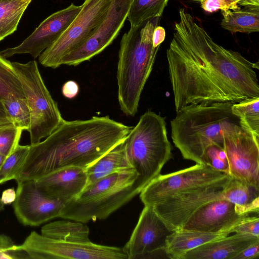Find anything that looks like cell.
I'll return each instance as SVG.
<instances>
[{"mask_svg": "<svg viewBox=\"0 0 259 259\" xmlns=\"http://www.w3.org/2000/svg\"><path fill=\"white\" fill-rule=\"evenodd\" d=\"M166 57L176 112L190 105L259 97L258 62L215 42L183 8Z\"/></svg>", "mask_w": 259, "mask_h": 259, "instance_id": "obj_1", "label": "cell"}, {"mask_svg": "<svg viewBox=\"0 0 259 259\" xmlns=\"http://www.w3.org/2000/svg\"><path fill=\"white\" fill-rule=\"evenodd\" d=\"M133 127L109 116L63 120L46 139L29 145L16 182L35 180L70 166L86 168L125 140Z\"/></svg>", "mask_w": 259, "mask_h": 259, "instance_id": "obj_2", "label": "cell"}, {"mask_svg": "<svg viewBox=\"0 0 259 259\" xmlns=\"http://www.w3.org/2000/svg\"><path fill=\"white\" fill-rule=\"evenodd\" d=\"M233 104L190 105L176 112L170 121L171 137L184 159L204 165L206 149L213 144L223 145L225 129L233 123L239 124L238 117L232 113Z\"/></svg>", "mask_w": 259, "mask_h": 259, "instance_id": "obj_3", "label": "cell"}, {"mask_svg": "<svg viewBox=\"0 0 259 259\" xmlns=\"http://www.w3.org/2000/svg\"><path fill=\"white\" fill-rule=\"evenodd\" d=\"M153 19L131 27L121 39L117 69V97L120 108L126 116H134L138 111L142 92L159 48L153 46L156 27Z\"/></svg>", "mask_w": 259, "mask_h": 259, "instance_id": "obj_4", "label": "cell"}, {"mask_svg": "<svg viewBox=\"0 0 259 259\" xmlns=\"http://www.w3.org/2000/svg\"><path fill=\"white\" fill-rule=\"evenodd\" d=\"M127 159L137 173L135 187L140 192L160 175L171 158L164 118L151 111L145 112L125 140Z\"/></svg>", "mask_w": 259, "mask_h": 259, "instance_id": "obj_5", "label": "cell"}, {"mask_svg": "<svg viewBox=\"0 0 259 259\" xmlns=\"http://www.w3.org/2000/svg\"><path fill=\"white\" fill-rule=\"evenodd\" d=\"M134 168L115 172L87 186L64 204L60 218L85 223L107 218L140 194Z\"/></svg>", "mask_w": 259, "mask_h": 259, "instance_id": "obj_6", "label": "cell"}, {"mask_svg": "<svg viewBox=\"0 0 259 259\" xmlns=\"http://www.w3.org/2000/svg\"><path fill=\"white\" fill-rule=\"evenodd\" d=\"M21 83L31 117L28 131L31 145L49 136L64 120L47 89L35 60L26 63L12 62Z\"/></svg>", "mask_w": 259, "mask_h": 259, "instance_id": "obj_7", "label": "cell"}, {"mask_svg": "<svg viewBox=\"0 0 259 259\" xmlns=\"http://www.w3.org/2000/svg\"><path fill=\"white\" fill-rule=\"evenodd\" d=\"M112 0H84L82 8L65 31L38 56L46 67L56 68L62 58L83 45L105 19Z\"/></svg>", "mask_w": 259, "mask_h": 259, "instance_id": "obj_8", "label": "cell"}, {"mask_svg": "<svg viewBox=\"0 0 259 259\" xmlns=\"http://www.w3.org/2000/svg\"><path fill=\"white\" fill-rule=\"evenodd\" d=\"M13 250L24 251L33 259H128L122 247L77 243L50 238L32 231L23 243Z\"/></svg>", "mask_w": 259, "mask_h": 259, "instance_id": "obj_9", "label": "cell"}, {"mask_svg": "<svg viewBox=\"0 0 259 259\" xmlns=\"http://www.w3.org/2000/svg\"><path fill=\"white\" fill-rule=\"evenodd\" d=\"M229 175L199 164L170 174L159 175L140 192L145 205L153 206L174 195L228 180Z\"/></svg>", "mask_w": 259, "mask_h": 259, "instance_id": "obj_10", "label": "cell"}, {"mask_svg": "<svg viewBox=\"0 0 259 259\" xmlns=\"http://www.w3.org/2000/svg\"><path fill=\"white\" fill-rule=\"evenodd\" d=\"M223 148L229 163V175L259 189V138L233 123L224 130Z\"/></svg>", "mask_w": 259, "mask_h": 259, "instance_id": "obj_11", "label": "cell"}, {"mask_svg": "<svg viewBox=\"0 0 259 259\" xmlns=\"http://www.w3.org/2000/svg\"><path fill=\"white\" fill-rule=\"evenodd\" d=\"M232 178L174 195L154 204L153 208L169 229H181L204 205L223 198L224 189Z\"/></svg>", "mask_w": 259, "mask_h": 259, "instance_id": "obj_12", "label": "cell"}, {"mask_svg": "<svg viewBox=\"0 0 259 259\" xmlns=\"http://www.w3.org/2000/svg\"><path fill=\"white\" fill-rule=\"evenodd\" d=\"M133 0H112L108 13L95 33L83 45L65 56L61 65L77 66L109 46L127 19Z\"/></svg>", "mask_w": 259, "mask_h": 259, "instance_id": "obj_13", "label": "cell"}, {"mask_svg": "<svg viewBox=\"0 0 259 259\" xmlns=\"http://www.w3.org/2000/svg\"><path fill=\"white\" fill-rule=\"evenodd\" d=\"M17 188L13 209L18 220L23 225L38 226L60 217L65 203L44 194L34 180L17 182Z\"/></svg>", "mask_w": 259, "mask_h": 259, "instance_id": "obj_14", "label": "cell"}, {"mask_svg": "<svg viewBox=\"0 0 259 259\" xmlns=\"http://www.w3.org/2000/svg\"><path fill=\"white\" fill-rule=\"evenodd\" d=\"M82 8L71 4L45 19L20 45L0 52L5 58L29 54L34 59L52 45L69 27Z\"/></svg>", "mask_w": 259, "mask_h": 259, "instance_id": "obj_15", "label": "cell"}, {"mask_svg": "<svg viewBox=\"0 0 259 259\" xmlns=\"http://www.w3.org/2000/svg\"><path fill=\"white\" fill-rule=\"evenodd\" d=\"M173 232L155 211L145 205L128 241L123 247L128 259L165 249L167 237Z\"/></svg>", "mask_w": 259, "mask_h": 259, "instance_id": "obj_16", "label": "cell"}, {"mask_svg": "<svg viewBox=\"0 0 259 259\" xmlns=\"http://www.w3.org/2000/svg\"><path fill=\"white\" fill-rule=\"evenodd\" d=\"M249 214L238 213L235 205L225 199L210 202L196 211L181 229L212 233H231Z\"/></svg>", "mask_w": 259, "mask_h": 259, "instance_id": "obj_17", "label": "cell"}, {"mask_svg": "<svg viewBox=\"0 0 259 259\" xmlns=\"http://www.w3.org/2000/svg\"><path fill=\"white\" fill-rule=\"evenodd\" d=\"M34 181L37 187L46 196L65 203L83 190L87 184L88 176L85 168L70 166Z\"/></svg>", "mask_w": 259, "mask_h": 259, "instance_id": "obj_18", "label": "cell"}, {"mask_svg": "<svg viewBox=\"0 0 259 259\" xmlns=\"http://www.w3.org/2000/svg\"><path fill=\"white\" fill-rule=\"evenodd\" d=\"M257 240L259 237L256 236L235 233L192 249L181 259H234L243 250Z\"/></svg>", "mask_w": 259, "mask_h": 259, "instance_id": "obj_19", "label": "cell"}, {"mask_svg": "<svg viewBox=\"0 0 259 259\" xmlns=\"http://www.w3.org/2000/svg\"><path fill=\"white\" fill-rule=\"evenodd\" d=\"M229 235L179 229L174 231L167 238L165 251L168 258L181 259L187 252L205 243Z\"/></svg>", "mask_w": 259, "mask_h": 259, "instance_id": "obj_20", "label": "cell"}, {"mask_svg": "<svg viewBox=\"0 0 259 259\" xmlns=\"http://www.w3.org/2000/svg\"><path fill=\"white\" fill-rule=\"evenodd\" d=\"M131 168H133L126 156L124 140L85 168L88 176L87 186L115 172Z\"/></svg>", "mask_w": 259, "mask_h": 259, "instance_id": "obj_21", "label": "cell"}, {"mask_svg": "<svg viewBox=\"0 0 259 259\" xmlns=\"http://www.w3.org/2000/svg\"><path fill=\"white\" fill-rule=\"evenodd\" d=\"M223 198L235 204L239 213H258L259 189L233 178L224 189Z\"/></svg>", "mask_w": 259, "mask_h": 259, "instance_id": "obj_22", "label": "cell"}, {"mask_svg": "<svg viewBox=\"0 0 259 259\" xmlns=\"http://www.w3.org/2000/svg\"><path fill=\"white\" fill-rule=\"evenodd\" d=\"M60 220L48 223L41 229V235L64 241L89 243V229L82 223Z\"/></svg>", "mask_w": 259, "mask_h": 259, "instance_id": "obj_23", "label": "cell"}, {"mask_svg": "<svg viewBox=\"0 0 259 259\" xmlns=\"http://www.w3.org/2000/svg\"><path fill=\"white\" fill-rule=\"evenodd\" d=\"M223 11L222 27L232 33H250L259 31V7Z\"/></svg>", "mask_w": 259, "mask_h": 259, "instance_id": "obj_24", "label": "cell"}, {"mask_svg": "<svg viewBox=\"0 0 259 259\" xmlns=\"http://www.w3.org/2000/svg\"><path fill=\"white\" fill-rule=\"evenodd\" d=\"M32 0H0V41L17 30L19 21Z\"/></svg>", "mask_w": 259, "mask_h": 259, "instance_id": "obj_25", "label": "cell"}, {"mask_svg": "<svg viewBox=\"0 0 259 259\" xmlns=\"http://www.w3.org/2000/svg\"><path fill=\"white\" fill-rule=\"evenodd\" d=\"M231 111L238 117L241 128L259 138V97L233 103Z\"/></svg>", "mask_w": 259, "mask_h": 259, "instance_id": "obj_26", "label": "cell"}, {"mask_svg": "<svg viewBox=\"0 0 259 259\" xmlns=\"http://www.w3.org/2000/svg\"><path fill=\"white\" fill-rule=\"evenodd\" d=\"M169 0H133L127 19L131 27L158 18Z\"/></svg>", "mask_w": 259, "mask_h": 259, "instance_id": "obj_27", "label": "cell"}, {"mask_svg": "<svg viewBox=\"0 0 259 259\" xmlns=\"http://www.w3.org/2000/svg\"><path fill=\"white\" fill-rule=\"evenodd\" d=\"M12 96L25 98L21 83L12 62L0 54V100Z\"/></svg>", "mask_w": 259, "mask_h": 259, "instance_id": "obj_28", "label": "cell"}, {"mask_svg": "<svg viewBox=\"0 0 259 259\" xmlns=\"http://www.w3.org/2000/svg\"><path fill=\"white\" fill-rule=\"evenodd\" d=\"M2 101L13 123L22 131H28L31 117L26 99L12 96Z\"/></svg>", "mask_w": 259, "mask_h": 259, "instance_id": "obj_29", "label": "cell"}, {"mask_svg": "<svg viewBox=\"0 0 259 259\" xmlns=\"http://www.w3.org/2000/svg\"><path fill=\"white\" fill-rule=\"evenodd\" d=\"M29 145H18L5 158L0 168V184L15 180L25 161Z\"/></svg>", "mask_w": 259, "mask_h": 259, "instance_id": "obj_30", "label": "cell"}, {"mask_svg": "<svg viewBox=\"0 0 259 259\" xmlns=\"http://www.w3.org/2000/svg\"><path fill=\"white\" fill-rule=\"evenodd\" d=\"M22 131L13 122L0 124V153L8 156L19 145Z\"/></svg>", "mask_w": 259, "mask_h": 259, "instance_id": "obj_31", "label": "cell"}, {"mask_svg": "<svg viewBox=\"0 0 259 259\" xmlns=\"http://www.w3.org/2000/svg\"><path fill=\"white\" fill-rule=\"evenodd\" d=\"M204 165L229 175V167L223 145L213 144L205 150L203 156Z\"/></svg>", "mask_w": 259, "mask_h": 259, "instance_id": "obj_32", "label": "cell"}, {"mask_svg": "<svg viewBox=\"0 0 259 259\" xmlns=\"http://www.w3.org/2000/svg\"><path fill=\"white\" fill-rule=\"evenodd\" d=\"M243 0H199L201 8L206 12L212 13L218 10L222 12L240 10L239 3Z\"/></svg>", "mask_w": 259, "mask_h": 259, "instance_id": "obj_33", "label": "cell"}, {"mask_svg": "<svg viewBox=\"0 0 259 259\" xmlns=\"http://www.w3.org/2000/svg\"><path fill=\"white\" fill-rule=\"evenodd\" d=\"M249 234L259 237V218L258 216L243 218L238 225L234 227L232 233Z\"/></svg>", "mask_w": 259, "mask_h": 259, "instance_id": "obj_34", "label": "cell"}, {"mask_svg": "<svg viewBox=\"0 0 259 259\" xmlns=\"http://www.w3.org/2000/svg\"><path fill=\"white\" fill-rule=\"evenodd\" d=\"M258 255L259 240H257L243 250L234 259H253L257 258Z\"/></svg>", "mask_w": 259, "mask_h": 259, "instance_id": "obj_35", "label": "cell"}, {"mask_svg": "<svg viewBox=\"0 0 259 259\" xmlns=\"http://www.w3.org/2000/svg\"><path fill=\"white\" fill-rule=\"evenodd\" d=\"M79 92L78 84L74 81L69 80L66 82L63 85L62 92L65 97L72 99L75 97Z\"/></svg>", "mask_w": 259, "mask_h": 259, "instance_id": "obj_36", "label": "cell"}, {"mask_svg": "<svg viewBox=\"0 0 259 259\" xmlns=\"http://www.w3.org/2000/svg\"><path fill=\"white\" fill-rule=\"evenodd\" d=\"M165 37L164 29L161 26L155 27L152 36L153 46L154 48L159 47Z\"/></svg>", "mask_w": 259, "mask_h": 259, "instance_id": "obj_37", "label": "cell"}, {"mask_svg": "<svg viewBox=\"0 0 259 259\" xmlns=\"http://www.w3.org/2000/svg\"><path fill=\"white\" fill-rule=\"evenodd\" d=\"M16 192L14 188L6 189L3 191L1 200L4 204H11L15 201Z\"/></svg>", "mask_w": 259, "mask_h": 259, "instance_id": "obj_38", "label": "cell"}, {"mask_svg": "<svg viewBox=\"0 0 259 259\" xmlns=\"http://www.w3.org/2000/svg\"><path fill=\"white\" fill-rule=\"evenodd\" d=\"M10 248H5L0 246V259H13L18 258V257L16 255H17L16 253H15L17 251L11 250Z\"/></svg>", "mask_w": 259, "mask_h": 259, "instance_id": "obj_39", "label": "cell"}, {"mask_svg": "<svg viewBox=\"0 0 259 259\" xmlns=\"http://www.w3.org/2000/svg\"><path fill=\"white\" fill-rule=\"evenodd\" d=\"M12 122L8 115L2 100H0V124Z\"/></svg>", "mask_w": 259, "mask_h": 259, "instance_id": "obj_40", "label": "cell"}, {"mask_svg": "<svg viewBox=\"0 0 259 259\" xmlns=\"http://www.w3.org/2000/svg\"><path fill=\"white\" fill-rule=\"evenodd\" d=\"M14 244L11 238L9 236L0 234V246L5 248H10Z\"/></svg>", "mask_w": 259, "mask_h": 259, "instance_id": "obj_41", "label": "cell"}, {"mask_svg": "<svg viewBox=\"0 0 259 259\" xmlns=\"http://www.w3.org/2000/svg\"><path fill=\"white\" fill-rule=\"evenodd\" d=\"M239 6L248 8L259 7V0H243L239 3Z\"/></svg>", "mask_w": 259, "mask_h": 259, "instance_id": "obj_42", "label": "cell"}, {"mask_svg": "<svg viewBox=\"0 0 259 259\" xmlns=\"http://www.w3.org/2000/svg\"><path fill=\"white\" fill-rule=\"evenodd\" d=\"M6 158V156L0 153V168Z\"/></svg>", "mask_w": 259, "mask_h": 259, "instance_id": "obj_43", "label": "cell"}, {"mask_svg": "<svg viewBox=\"0 0 259 259\" xmlns=\"http://www.w3.org/2000/svg\"><path fill=\"white\" fill-rule=\"evenodd\" d=\"M4 204L2 201L1 199L0 198V211L4 210Z\"/></svg>", "mask_w": 259, "mask_h": 259, "instance_id": "obj_44", "label": "cell"}]
</instances>
